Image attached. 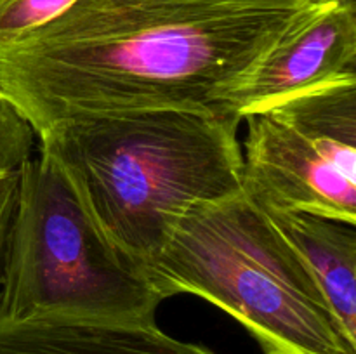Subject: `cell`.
I'll list each match as a JSON object with an SVG mask.
<instances>
[{"label":"cell","mask_w":356,"mask_h":354,"mask_svg":"<svg viewBox=\"0 0 356 354\" xmlns=\"http://www.w3.org/2000/svg\"><path fill=\"white\" fill-rule=\"evenodd\" d=\"M145 273L87 219L56 163L38 151L19 172L0 283V319H155Z\"/></svg>","instance_id":"cell-4"},{"label":"cell","mask_w":356,"mask_h":354,"mask_svg":"<svg viewBox=\"0 0 356 354\" xmlns=\"http://www.w3.org/2000/svg\"><path fill=\"white\" fill-rule=\"evenodd\" d=\"M21 167L0 174V283H2L10 226H13L14 210H16Z\"/></svg>","instance_id":"cell-11"},{"label":"cell","mask_w":356,"mask_h":354,"mask_svg":"<svg viewBox=\"0 0 356 354\" xmlns=\"http://www.w3.org/2000/svg\"><path fill=\"white\" fill-rule=\"evenodd\" d=\"M145 276L163 301L190 294L218 305L263 354H356L294 250L243 191L190 208Z\"/></svg>","instance_id":"cell-3"},{"label":"cell","mask_w":356,"mask_h":354,"mask_svg":"<svg viewBox=\"0 0 356 354\" xmlns=\"http://www.w3.org/2000/svg\"><path fill=\"white\" fill-rule=\"evenodd\" d=\"M341 3H346V6H351V7H356V0H339Z\"/></svg>","instance_id":"cell-12"},{"label":"cell","mask_w":356,"mask_h":354,"mask_svg":"<svg viewBox=\"0 0 356 354\" xmlns=\"http://www.w3.org/2000/svg\"><path fill=\"white\" fill-rule=\"evenodd\" d=\"M329 0H79L0 47V97L35 135L125 111L228 113L256 62Z\"/></svg>","instance_id":"cell-1"},{"label":"cell","mask_w":356,"mask_h":354,"mask_svg":"<svg viewBox=\"0 0 356 354\" xmlns=\"http://www.w3.org/2000/svg\"><path fill=\"white\" fill-rule=\"evenodd\" d=\"M348 76H356V7L329 0L256 62L226 110L243 120L287 97Z\"/></svg>","instance_id":"cell-6"},{"label":"cell","mask_w":356,"mask_h":354,"mask_svg":"<svg viewBox=\"0 0 356 354\" xmlns=\"http://www.w3.org/2000/svg\"><path fill=\"white\" fill-rule=\"evenodd\" d=\"M261 210L294 250L344 337L356 346V226L308 212Z\"/></svg>","instance_id":"cell-8"},{"label":"cell","mask_w":356,"mask_h":354,"mask_svg":"<svg viewBox=\"0 0 356 354\" xmlns=\"http://www.w3.org/2000/svg\"><path fill=\"white\" fill-rule=\"evenodd\" d=\"M243 120V193L254 203L356 226V76Z\"/></svg>","instance_id":"cell-5"},{"label":"cell","mask_w":356,"mask_h":354,"mask_svg":"<svg viewBox=\"0 0 356 354\" xmlns=\"http://www.w3.org/2000/svg\"><path fill=\"white\" fill-rule=\"evenodd\" d=\"M79 0H0V47L51 23Z\"/></svg>","instance_id":"cell-9"},{"label":"cell","mask_w":356,"mask_h":354,"mask_svg":"<svg viewBox=\"0 0 356 354\" xmlns=\"http://www.w3.org/2000/svg\"><path fill=\"white\" fill-rule=\"evenodd\" d=\"M238 118L125 111L59 121L38 135L104 242L145 273L190 208L243 191Z\"/></svg>","instance_id":"cell-2"},{"label":"cell","mask_w":356,"mask_h":354,"mask_svg":"<svg viewBox=\"0 0 356 354\" xmlns=\"http://www.w3.org/2000/svg\"><path fill=\"white\" fill-rule=\"evenodd\" d=\"M35 144L37 135L30 124L0 97V174L23 165Z\"/></svg>","instance_id":"cell-10"},{"label":"cell","mask_w":356,"mask_h":354,"mask_svg":"<svg viewBox=\"0 0 356 354\" xmlns=\"http://www.w3.org/2000/svg\"><path fill=\"white\" fill-rule=\"evenodd\" d=\"M0 354H218L163 332L155 319H0Z\"/></svg>","instance_id":"cell-7"}]
</instances>
